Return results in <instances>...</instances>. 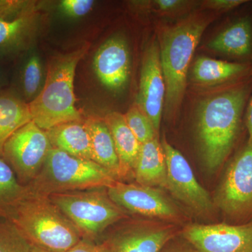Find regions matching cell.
<instances>
[{"mask_svg": "<svg viewBox=\"0 0 252 252\" xmlns=\"http://www.w3.org/2000/svg\"><path fill=\"white\" fill-rule=\"evenodd\" d=\"M252 93V76L204 99L197 119L199 152L208 172L220 168L234 150Z\"/></svg>", "mask_w": 252, "mask_h": 252, "instance_id": "obj_1", "label": "cell"}, {"mask_svg": "<svg viewBox=\"0 0 252 252\" xmlns=\"http://www.w3.org/2000/svg\"><path fill=\"white\" fill-rule=\"evenodd\" d=\"M90 45L56 55L51 60L44 85L35 98L29 102L32 120L46 131L60 124L84 121L76 107L74 77L78 64Z\"/></svg>", "mask_w": 252, "mask_h": 252, "instance_id": "obj_2", "label": "cell"}, {"mask_svg": "<svg viewBox=\"0 0 252 252\" xmlns=\"http://www.w3.org/2000/svg\"><path fill=\"white\" fill-rule=\"evenodd\" d=\"M7 218L31 245L46 251L67 252L83 239L75 225L46 195L31 191Z\"/></svg>", "mask_w": 252, "mask_h": 252, "instance_id": "obj_3", "label": "cell"}, {"mask_svg": "<svg viewBox=\"0 0 252 252\" xmlns=\"http://www.w3.org/2000/svg\"><path fill=\"white\" fill-rule=\"evenodd\" d=\"M208 24L207 18H190L161 32L158 44L165 84L167 115L180 107L187 85L189 64Z\"/></svg>", "mask_w": 252, "mask_h": 252, "instance_id": "obj_4", "label": "cell"}, {"mask_svg": "<svg viewBox=\"0 0 252 252\" xmlns=\"http://www.w3.org/2000/svg\"><path fill=\"white\" fill-rule=\"evenodd\" d=\"M117 182L110 172L97 162L53 148L39 174L27 186L32 193L49 196L54 193L109 188Z\"/></svg>", "mask_w": 252, "mask_h": 252, "instance_id": "obj_5", "label": "cell"}, {"mask_svg": "<svg viewBox=\"0 0 252 252\" xmlns=\"http://www.w3.org/2000/svg\"><path fill=\"white\" fill-rule=\"evenodd\" d=\"M49 198L75 225L82 238L91 241L109 227L130 219L129 213L109 196L107 188L54 193Z\"/></svg>", "mask_w": 252, "mask_h": 252, "instance_id": "obj_6", "label": "cell"}, {"mask_svg": "<svg viewBox=\"0 0 252 252\" xmlns=\"http://www.w3.org/2000/svg\"><path fill=\"white\" fill-rule=\"evenodd\" d=\"M213 200L225 223H252V145L247 143L230 159Z\"/></svg>", "mask_w": 252, "mask_h": 252, "instance_id": "obj_7", "label": "cell"}, {"mask_svg": "<svg viewBox=\"0 0 252 252\" xmlns=\"http://www.w3.org/2000/svg\"><path fill=\"white\" fill-rule=\"evenodd\" d=\"M161 144L167 162V190L172 198L189 217L204 221L215 220L219 212L213 198L195 178L186 158L165 138Z\"/></svg>", "mask_w": 252, "mask_h": 252, "instance_id": "obj_8", "label": "cell"}, {"mask_svg": "<svg viewBox=\"0 0 252 252\" xmlns=\"http://www.w3.org/2000/svg\"><path fill=\"white\" fill-rule=\"evenodd\" d=\"M107 193L127 213L182 227L190 223L188 214L163 189L118 181Z\"/></svg>", "mask_w": 252, "mask_h": 252, "instance_id": "obj_9", "label": "cell"}, {"mask_svg": "<svg viewBox=\"0 0 252 252\" xmlns=\"http://www.w3.org/2000/svg\"><path fill=\"white\" fill-rule=\"evenodd\" d=\"M53 149L46 131L32 121L14 132L3 148V158L20 183L27 186L35 179Z\"/></svg>", "mask_w": 252, "mask_h": 252, "instance_id": "obj_10", "label": "cell"}, {"mask_svg": "<svg viewBox=\"0 0 252 252\" xmlns=\"http://www.w3.org/2000/svg\"><path fill=\"white\" fill-rule=\"evenodd\" d=\"M102 243L109 252H160L182 233L181 225L152 220H124Z\"/></svg>", "mask_w": 252, "mask_h": 252, "instance_id": "obj_11", "label": "cell"}, {"mask_svg": "<svg viewBox=\"0 0 252 252\" xmlns=\"http://www.w3.org/2000/svg\"><path fill=\"white\" fill-rule=\"evenodd\" d=\"M198 252H252V222L187 223L182 233Z\"/></svg>", "mask_w": 252, "mask_h": 252, "instance_id": "obj_12", "label": "cell"}, {"mask_svg": "<svg viewBox=\"0 0 252 252\" xmlns=\"http://www.w3.org/2000/svg\"><path fill=\"white\" fill-rule=\"evenodd\" d=\"M165 98L160 48L158 42L154 41L144 54L136 104L150 119L158 135Z\"/></svg>", "mask_w": 252, "mask_h": 252, "instance_id": "obj_13", "label": "cell"}, {"mask_svg": "<svg viewBox=\"0 0 252 252\" xmlns=\"http://www.w3.org/2000/svg\"><path fill=\"white\" fill-rule=\"evenodd\" d=\"M94 67L106 88L113 91L123 90L130 73V50L126 39L117 35L103 43L94 55Z\"/></svg>", "mask_w": 252, "mask_h": 252, "instance_id": "obj_14", "label": "cell"}, {"mask_svg": "<svg viewBox=\"0 0 252 252\" xmlns=\"http://www.w3.org/2000/svg\"><path fill=\"white\" fill-rule=\"evenodd\" d=\"M208 48L252 67V15L233 19L210 41Z\"/></svg>", "mask_w": 252, "mask_h": 252, "instance_id": "obj_15", "label": "cell"}, {"mask_svg": "<svg viewBox=\"0 0 252 252\" xmlns=\"http://www.w3.org/2000/svg\"><path fill=\"white\" fill-rule=\"evenodd\" d=\"M104 122L112 134L120 164V182L134 177V170L140 154L141 144L126 124L124 114L111 112Z\"/></svg>", "mask_w": 252, "mask_h": 252, "instance_id": "obj_16", "label": "cell"}, {"mask_svg": "<svg viewBox=\"0 0 252 252\" xmlns=\"http://www.w3.org/2000/svg\"><path fill=\"white\" fill-rule=\"evenodd\" d=\"M136 183L167 190L166 158L158 138L141 145L134 170Z\"/></svg>", "mask_w": 252, "mask_h": 252, "instance_id": "obj_17", "label": "cell"}, {"mask_svg": "<svg viewBox=\"0 0 252 252\" xmlns=\"http://www.w3.org/2000/svg\"><path fill=\"white\" fill-rule=\"evenodd\" d=\"M84 124L91 140L93 160L107 169L120 182V164L112 134L104 118L89 117Z\"/></svg>", "mask_w": 252, "mask_h": 252, "instance_id": "obj_18", "label": "cell"}, {"mask_svg": "<svg viewBox=\"0 0 252 252\" xmlns=\"http://www.w3.org/2000/svg\"><path fill=\"white\" fill-rule=\"evenodd\" d=\"M46 132L53 148L73 157L93 160L90 137L84 121L60 124Z\"/></svg>", "mask_w": 252, "mask_h": 252, "instance_id": "obj_19", "label": "cell"}, {"mask_svg": "<svg viewBox=\"0 0 252 252\" xmlns=\"http://www.w3.org/2000/svg\"><path fill=\"white\" fill-rule=\"evenodd\" d=\"M252 76V67L241 63L200 57L194 63L193 77L201 84L234 83Z\"/></svg>", "mask_w": 252, "mask_h": 252, "instance_id": "obj_20", "label": "cell"}, {"mask_svg": "<svg viewBox=\"0 0 252 252\" xmlns=\"http://www.w3.org/2000/svg\"><path fill=\"white\" fill-rule=\"evenodd\" d=\"M31 121L29 104L21 96L12 89L0 92V157L10 136Z\"/></svg>", "mask_w": 252, "mask_h": 252, "instance_id": "obj_21", "label": "cell"}, {"mask_svg": "<svg viewBox=\"0 0 252 252\" xmlns=\"http://www.w3.org/2000/svg\"><path fill=\"white\" fill-rule=\"evenodd\" d=\"M35 19V10L14 19H0V58L24 49Z\"/></svg>", "mask_w": 252, "mask_h": 252, "instance_id": "obj_22", "label": "cell"}, {"mask_svg": "<svg viewBox=\"0 0 252 252\" xmlns=\"http://www.w3.org/2000/svg\"><path fill=\"white\" fill-rule=\"evenodd\" d=\"M30 193L28 186L20 183L13 169L0 157V216L8 217Z\"/></svg>", "mask_w": 252, "mask_h": 252, "instance_id": "obj_23", "label": "cell"}, {"mask_svg": "<svg viewBox=\"0 0 252 252\" xmlns=\"http://www.w3.org/2000/svg\"><path fill=\"white\" fill-rule=\"evenodd\" d=\"M16 94L29 103L39 94L42 83V67L36 54L28 56L19 69Z\"/></svg>", "mask_w": 252, "mask_h": 252, "instance_id": "obj_24", "label": "cell"}, {"mask_svg": "<svg viewBox=\"0 0 252 252\" xmlns=\"http://www.w3.org/2000/svg\"><path fill=\"white\" fill-rule=\"evenodd\" d=\"M0 252H31V245L7 217L0 216Z\"/></svg>", "mask_w": 252, "mask_h": 252, "instance_id": "obj_25", "label": "cell"}, {"mask_svg": "<svg viewBox=\"0 0 252 252\" xmlns=\"http://www.w3.org/2000/svg\"><path fill=\"white\" fill-rule=\"evenodd\" d=\"M126 124L141 144L158 138L157 131L148 117L137 104L132 106L124 114Z\"/></svg>", "mask_w": 252, "mask_h": 252, "instance_id": "obj_26", "label": "cell"}, {"mask_svg": "<svg viewBox=\"0 0 252 252\" xmlns=\"http://www.w3.org/2000/svg\"><path fill=\"white\" fill-rule=\"evenodd\" d=\"M35 10L32 1L0 0V19L11 20Z\"/></svg>", "mask_w": 252, "mask_h": 252, "instance_id": "obj_27", "label": "cell"}, {"mask_svg": "<svg viewBox=\"0 0 252 252\" xmlns=\"http://www.w3.org/2000/svg\"><path fill=\"white\" fill-rule=\"evenodd\" d=\"M94 4L93 0H63L59 8L68 17L80 18L89 14Z\"/></svg>", "mask_w": 252, "mask_h": 252, "instance_id": "obj_28", "label": "cell"}, {"mask_svg": "<svg viewBox=\"0 0 252 252\" xmlns=\"http://www.w3.org/2000/svg\"><path fill=\"white\" fill-rule=\"evenodd\" d=\"M160 252H198L195 248L182 237V235L172 239Z\"/></svg>", "mask_w": 252, "mask_h": 252, "instance_id": "obj_29", "label": "cell"}, {"mask_svg": "<svg viewBox=\"0 0 252 252\" xmlns=\"http://www.w3.org/2000/svg\"><path fill=\"white\" fill-rule=\"evenodd\" d=\"M247 0H210L206 2L207 7L221 11L238 9L247 2Z\"/></svg>", "mask_w": 252, "mask_h": 252, "instance_id": "obj_30", "label": "cell"}, {"mask_svg": "<svg viewBox=\"0 0 252 252\" xmlns=\"http://www.w3.org/2000/svg\"><path fill=\"white\" fill-rule=\"evenodd\" d=\"M67 252H109L103 243H95L91 240L82 239L74 248Z\"/></svg>", "mask_w": 252, "mask_h": 252, "instance_id": "obj_31", "label": "cell"}, {"mask_svg": "<svg viewBox=\"0 0 252 252\" xmlns=\"http://www.w3.org/2000/svg\"><path fill=\"white\" fill-rule=\"evenodd\" d=\"M154 2L158 11L170 12L180 7L185 1L179 0H157Z\"/></svg>", "mask_w": 252, "mask_h": 252, "instance_id": "obj_32", "label": "cell"}, {"mask_svg": "<svg viewBox=\"0 0 252 252\" xmlns=\"http://www.w3.org/2000/svg\"><path fill=\"white\" fill-rule=\"evenodd\" d=\"M245 124L249 135L248 143L252 145V93L245 111Z\"/></svg>", "mask_w": 252, "mask_h": 252, "instance_id": "obj_33", "label": "cell"}, {"mask_svg": "<svg viewBox=\"0 0 252 252\" xmlns=\"http://www.w3.org/2000/svg\"><path fill=\"white\" fill-rule=\"evenodd\" d=\"M1 58H0V92L5 90L9 84V74L7 70L3 65Z\"/></svg>", "mask_w": 252, "mask_h": 252, "instance_id": "obj_34", "label": "cell"}, {"mask_svg": "<svg viewBox=\"0 0 252 252\" xmlns=\"http://www.w3.org/2000/svg\"><path fill=\"white\" fill-rule=\"evenodd\" d=\"M31 252H50L46 251V250H42V249L38 248V247L31 245Z\"/></svg>", "mask_w": 252, "mask_h": 252, "instance_id": "obj_35", "label": "cell"}]
</instances>
